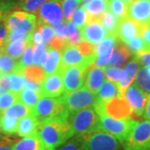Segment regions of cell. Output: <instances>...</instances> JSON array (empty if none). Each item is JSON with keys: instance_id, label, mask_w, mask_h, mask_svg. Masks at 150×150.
Wrapping results in <instances>:
<instances>
[{"instance_id": "1", "label": "cell", "mask_w": 150, "mask_h": 150, "mask_svg": "<svg viewBox=\"0 0 150 150\" xmlns=\"http://www.w3.org/2000/svg\"><path fill=\"white\" fill-rule=\"evenodd\" d=\"M68 116L69 114L39 123L37 135L42 144L55 149L62 146L74 136Z\"/></svg>"}, {"instance_id": "2", "label": "cell", "mask_w": 150, "mask_h": 150, "mask_svg": "<svg viewBox=\"0 0 150 150\" xmlns=\"http://www.w3.org/2000/svg\"><path fill=\"white\" fill-rule=\"evenodd\" d=\"M68 121L74 136L100 130V118L94 108H86L76 112H69Z\"/></svg>"}, {"instance_id": "3", "label": "cell", "mask_w": 150, "mask_h": 150, "mask_svg": "<svg viewBox=\"0 0 150 150\" xmlns=\"http://www.w3.org/2000/svg\"><path fill=\"white\" fill-rule=\"evenodd\" d=\"M32 113L36 117L38 123H41L52 118L65 116L69 114L61 98L42 95L35 107L32 109Z\"/></svg>"}, {"instance_id": "4", "label": "cell", "mask_w": 150, "mask_h": 150, "mask_svg": "<svg viewBox=\"0 0 150 150\" xmlns=\"http://www.w3.org/2000/svg\"><path fill=\"white\" fill-rule=\"evenodd\" d=\"M78 136L84 150H120L123 148L115 137L101 129Z\"/></svg>"}, {"instance_id": "5", "label": "cell", "mask_w": 150, "mask_h": 150, "mask_svg": "<svg viewBox=\"0 0 150 150\" xmlns=\"http://www.w3.org/2000/svg\"><path fill=\"white\" fill-rule=\"evenodd\" d=\"M60 98L69 112H76L86 108H93L98 102L96 93L85 86L74 91L66 92Z\"/></svg>"}, {"instance_id": "6", "label": "cell", "mask_w": 150, "mask_h": 150, "mask_svg": "<svg viewBox=\"0 0 150 150\" xmlns=\"http://www.w3.org/2000/svg\"><path fill=\"white\" fill-rule=\"evenodd\" d=\"M100 129L115 137L123 145L136 123L133 118H116L106 113H100Z\"/></svg>"}, {"instance_id": "7", "label": "cell", "mask_w": 150, "mask_h": 150, "mask_svg": "<svg viewBox=\"0 0 150 150\" xmlns=\"http://www.w3.org/2000/svg\"><path fill=\"white\" fill-rule=\"evenodd\" d=\"M123 150H150V120L136 122L123 144Z\"/></svg>"}, {"instance_id": "8", "label": "cell", "mask_w": 150, "mask_h": 150, "mask_svg": "<svg viewBox=\"0 0 150 150\" xmlns=\"http://www.w3.org/2000/svg\"><path fill=\"white\" fill-rule=\"evenodd\" d=\"M5 25L8 32H17L31 36L37 28V17L25 11H14L6 17Z\"/></svg>"}, {"instance_id": "9", "label": "cell", "mask_w": 150, "mask_h": 150, "mask_svg": "<svg viewBox=\"0 0 150 150\" xmlns=\"http://www.w3.org/2000/svg\"><path fill=\"white\" fill-rule=\"evenodd\" d=\"M94 109L98 114L106 113L116 118H133L134 115L131 107L123 97H116L106 102L98 100Z\"/></svg>"}, {"instance_id": "10", "label": "cell", "mask_w": 150, "mask_h": 150, "mask_svg": "<svg viewBox=\"0 0 150 150\" xmlns=\"http://www.w3.org/2000/svg\"><path fill=\"white\" fill-rule=\"evenodd\" d=\"M86 68L81 66L61 67L60 73L64 86V93L77 90L83 87L85 80Z\"/></svg>"}, {"instance_id": "11", "label": "cell", "mask_w": 150, "mask_h": 150, "mask_svg": "<svg viewBox=\"0 0 150 150\" xmlns=\"http://www.w3.org/2000/svg\"><path fill=\"white\" fill-rule=\"evenodd\" d=\"M38 23H46L51 26L57 25L63 22L64 14L61 6V0H48L38 11Z\"/></svg>"}, {"instance_id": "12", "label": "cell", "mask_w": 150, "mask_h": 150, "mask_svg": "<svg viewBox=\"0 0 150 150\" xmlns=\"http://www.w3.org/2000/svg\"><path fill=\"white\" fill-rule=\"evenodd\" d=\"M148 95L134 83L125 89L123 97L131 107L135 116H143L144 112Z\"/></svg>"}, {"instance_id": "13", "label": "cell", "mask_w": 150, "mask_h": 150, "mask_svg": "<svg viewBox=\"0 0 150 150\" xmlns=\"http://www.w3.org/2000/svg\"><path fill=\"white\" fill-rule=\"evenodd\" d=\"M127 17L140 26L150 24V0H130Z\"/></svg>"}, {"instance_id": "14", "label": "cell", "mask_w": 150, "mask_h": 150, "mask_svg": "<svg viewBox=\"0 0 150 150\" xmlns=\"http://www.w3.org/2000/svg\"><path fill=\"white\" fill-rule=\"evenodd\" d=\"M93 64L94 60L84 56L76 45L69 44L63 49L61 56V67L81 66L88 69Z\"/></svg>"}, {"instance_id": "15", "label": "cell", "mask_w": 150, "mask_h": 150, "mask_svg": "<svg viewBox=\"0 0 150 150\" xmlns=\"http://www.w3.org/2000/svg\"><path fill=\"white\" fill-rule=\"evenodd\" d=\"M117 43L118 38L115 35H108L101 42L98 43L95 47L96 59L94 64L101 68H105L110 61Z\"/></svg>"}, {"instance_id": "16", "label": "cell", "mask_w": 150, "mask_h": 150, "mask_svg": "<svg viewBox=\"0 0 150 150\" xmlns=\"http://www.w3.org/2000/svg\"><path fill=\"white\" fill-rule=\"evenodd\" d=\"M82 40L93 45H97L108 36L100 19H90L80 30Z\"/></svg>"}, {"instance_id": "17", "label": "cell", "mask_w": 150, "mask_h": 150, "mask_svg": "<svg viewBox=\"0 0 150 150\" xmlns=\"http://www.w3.org/2000/svg\"><path fill=\"white\" fill-rule=\"evenodd\" d=\"M41 92L45 96L58 97L64 93V86L60 71L45 76L41 83Z\"/></svg>"}, {"instance_id": "18", "label": "cell", "mask_w": 150, "mask_h": 150, "mask_svg": "<svg viewBox=\"0 0 150 150\" xmlns=\"http://www.w3.org/2000/svg\"><path fill=\"white\" fill-rule=\"evenodd\" d=\"M20 73L24 77V87L36 90L41 89V83L46 76L44 70L41 66H28L22 69Z\"/></svg>"}, {"instance_id": "19", "label": "cell", "mask_w": 150, "mask_h": 150, "mask_svg": "<svg viewBox=\"0 0 150 150\" xmlns=\"http://www.w3.org/2000/svg\"><path fill=\"white\" fill-rule=\"evenodd\" d=\"M141 28L142 26H140L136 22L130 19L128 17H125L119 21L116 31V38L121 43H127L133 38L140 35Z\"/></svg>"}, {"instance_id": "20", "label": "cell", "mask_w": 150, "mask_h": 150, "mask_svg": "<svg viewBox=\"0 0 150 150\" xmlns=\"http://www.w3.org/2000/svg\"><path fill=\"white\" fill-rule=\"evenodd\" d=\"M105 72L104 69L98 67L94 64L89 66L86 70L85 74V87L91 91L96 93L100 86L102 85L105 79Z\"/></svg>"}, {"instance_id": "21", "label": "cell", "mask_w": 150, "mask_h": 150, "mask_svg": "<svg viewBox=\"0 0 150 150\" xmlns=\"http://www.w3.org/2000/svg\"><path fill=\"white\" fill-rule=\"evenodd\" d=\"M38 125L39 123L36 117L33 113H29L18 119L17 134L19 137L23 138L37 134Z\"/></svg>"}, {"instance_id": "22", "label": "cell", "mask_w": 150, "mask_h": 150, "mask_svg": "<svg viewBox=\"0 0 150 150\" xmlns=\"http://www.w3.org/2000/svg\"><path fill=\"white\" fill-rule=\"evenodd\" d=\"M98 100L100 102H106L116 97H122V93L119 84L113 81H103L102 85L96 92Z\"/></svg>"}, {"instance_id": "23", "label": "cell", "mask_w": 150, "mask_h": 150, "mask_svg": "<svg viewBox=\"0 0 150 150\" xmlns=\"http://www.w3.org/2000/svg\"><path fill=\"white\" fill-rule=\"evenodd\" d=\"M90 19H100L108 9V0H86L82 4Z\"/></svg>"}, {"instance_id": "24", "label": "cell", "mask_w": 150, "mask_h": 150, "mask_svg": "<svg viewBox=\"0 0 150 150\" xmlns=\"http://www.w3.org/2000/svg\"><path fill=\"white\" fill-rule=\"evenodd\" d=\"M139 67V64L135 59L130 61L129 64L125 66V68L123 69L122 79L118 83L120 89H121V93H122V97H123V92L125 91V89L130 84L133 83L134 79L136 77V74L138 73Z\"/></svg>"}, {"instance_id": "25", "label": "cell", "mask_w": 150, "mask_h": 150, "mask_svg": "<svg viewBox=\"0 0 150 150\" xmlns=\"http://www.w3.org/2000/svg\"><path fill=\"white\" fill-rule=\"evenodd\" d=\"M61 51L51 48H48V58L43 66L45 74H51L59 72L61 69Z\"/></svg>"}, {"instance_id": "26", "label": "cell", "mask_w": 150, "mask_h": 150, "mask_svg": "<svg viewBox=\"0 0 150 150\" xmlns=\"http://www.w3.org/2000/svg\"><path fill=\"white\" fill-rule=\"evenodd\" d=\"M42 95L43 94L41 90H36L27 87H24L18 94V100L23 103L31 109L35 107V105L37 104V103L38 102Z\"/></svg>"}, {"instance_id": "27", "label": "cell", "mask_w": 150, "mask_h": 150, "mask_svg": "<svg viewBox=\"0 0 150 150\" xmlns=\"http://www.w3.org/2000/svg\"><path fill=\"white\" fill-rule=\"evenodd\" d=\"M13 150H41L42 143L37 134L24 137L13 144Z\"/></svg>"}, {"instance_id": "28", "label": "cell", "mask_w": 150, "mask_h": 150, "mask_svg": "<svg viewBox=\"0 0 150 150\" xmlns=\"http://www.w3.org/2000/svg\"><path fill=\"white\" fill-rule=\"evenodd\" d=\"M21 67L19 65V62L16 59H13L8 54H0V75H8L20 72Z\"/></svg>"}, {"instance_id": "29", "label": "cell", "mask_w": 150, "mask_h": 150, "mask_svg": "<svg viewBox=\"0 0 150 150\" xmlns=\"http://www.w3.org/2000/svg\"><path fill=\"white\" fill-rule=\"evenodd\" d=\"M29 42L23 40H14L6 42L4 45V53L12 57L13 59H19Z\"/></svg>"}, {"instance_id": "30", "label": "cell", "mask_w": 150, "mask_h": 150, "mask_svg": "<svg viewBox=\"0 0 150 150\" xmlns=\"http://www.w3.org/2000/svg\"><path fill=\"white\" fill-rule=\"evenodd\" d=\"M3 112L7 116L17 118V119H20L28 114L32 113V109L29 107H28L27 105H25L23 103L18 100L13 104H12L10 107L8 108L6 110L3 111Z\"/></svg>"}, {"instance_id": "31", "label": "cell", "mask_w": 150, "mask_h": 150, "mask_svg": "<svg viewBox=\"0 0 150 150\" xmlns=\"http://www.w3.org/2000/svg\"><path fill=\"white\" fill-rule=\"evenodd\" d=\"M129 56H130V52L127 47L123 43H118L113 50V53L108 64H110V66H118L123 64L129 59Z\"/></svg>"}, {"instance_id": "32", "label": "cell", "mask_w": 150, "mask_h": 150, "mask_svg": "<svg viewBox=\"0 0 150 150\" xmlns=\"http://www.w3.org/2000/svg\"><path fill=\"white\" fill-rule=\"evenodd\" d=\"M100 21L102 23L103 28H105L108 35L116 36V31L120 21L118 17H116L110 11L108 10L100 18Z\"/></svg>"}, {"instance_id": "33", "label": "cell", "mask_w": 150, "mask_h": 150, "mask_svg": "<svg viewBox=\"0 0 150 150\" xmlns=\"http://www.w3.org/2000/svg\"><path fill=\"white\" fill-rule=\"evenodd\" d=\"M18 119L7 116L3 112H0V133L6 135L17 134Z\"/></svg>"}, {"instance_id": "34", "label": "cell", "mask_w": 150, "mask_h": 150, "mask_svg": "<svg viewBox=\"0 0 150 150\" xmlns=\"http://www.w3.org/2000/svg\"><path fill=\"white\" fill-rule=\"evenodd\" d=\"M134 84L138 86L147 94L150 93V72L147 67H142L138 70V73L134 81Z\"/></svg>"}, {"instance_id": "35", "label": "cell", "mask_w": 150, "mask_h": 150, "mask_svg": "<svg viewBox=\"0 0 150 150\" xmlns=\"http://www.w3.org/2000/svg\"><path fill=\"white\" fill-rule=\"evenodd\" d=\"M130 0H108V9L119 19L127 17Z\"/></svg>"}, {"instance_id": "36", "label": "cell", "mask_w": 150, "mask_h": 150, "mask_svg": "<svg viewBox=\"0 0 150 150\" xmlns=\"http://www.w3.org/2000/svg\"><path fill=\"white\" fill-rule=\"evenodd\" d=\"M83 3L82 0H62L61 6L65 21H71L74 12Z\"/></svg>"}, {"instance_id": "37", "label": "cell", "mask_w": 150, "mask_h": 150, "mask_svg": "<svg viewBox=\"0 0 150 150\" xmlns=\"http://www.w3.org/2000/svg\"><path fill=\"white\" fill-rule=\"evenodd\" d=\"M66 36L68 43L71 45H77L82 41L80 29L72 21H66Z\"/></svg>"}, {"instance_id": "38", "label": "cell", "mask_w": 150, "mask_h": 150, "mask_svg": "<svg viewBox=\"0 0 150 150\" xmlns=\"http://www.w3.org/2000/svg\"><path fill=\"white\" fill-rule=\"evenodd\" d=\"M9 85H10V90L13 93H18L21 91L24 88V77L20 72L13 73L10 74H8Z\"/></svg>"}, {"instance_id": "39", "label": "cell", "mask_w": 150, "mask_h": 150, "mask_svg": "<svg viewBox=\"0 0 150 150\" xmlns=\"http://www.w3.org/2000/svg\"><path fill=\"white\" fill-rule=\"evenodd\" d=\"M123 44L129 49L130 54L132 53L134 55L139 54L143 51H146L145 43L140 35L133 38L132 39H130L127 43H123Z\"/></svg>"}, {"instance_id": "40", "label": "cell", "mask_w": 150, "mask_h": 150, "mask_svg": "<svg viewBox=\"0 0 150 150\" xmlns=\"http://www.w3.org/2000/svg\"><path fill=\"white\" fill-rule=\"evenodd\" d=\"M71 21L74 23V25L79 29H82L87 24V23L89 21V18L84 8L81 6L77 10L75 11L74 15L71 18Z\"/></svg>"}, {"instance_id": "41", "label": "cell", "mask_w": 150, "mask_h": 150, "mask_svg": "<svg viewBox=\"0 0 150 150\" xmlns=\"http://www.w3.org/2000/svg\"><path fill=\"white\" fill-rule=\"evenodd\" d=\"M18 100V93L12 91H8L0 94V112L6 110L12 104Z\"/></svg>"}, {"instance_id": "42", "label": "cell", "mask_w": 150, "mask_h": 150, "mask_svg": "<svg viewBox=\"0 0 150 150\" xmlns=\"http://www.w3.org/2000/svg\"><path fill=\"white\" fill-rule=\"evenodd\" d=\"M33 47H34V44L31 42L28 43L27 47L20 57L21 58L20 61H18L21 69L33 65Z\"/></svg>"}, {"instance_id": "43", "label": "cell", "mask_w": 150, "mask_h": 150, "mask_svg": "<svg viewBox=\"0 0 150 150\" xmlns=\"http://www.w3.org/2000/svg\"><path fill=\"white\" fill-rule=\"evenodd\" d=\"M37 27L38 30L41 33V34H42L43 43H45V44H49L50 42H51V40L53 39V38L55 36L53 26L46 24V23H38V22Z\"/></svg>"}, {"instance_id": "44", "label": "cell", "mask_w": 150, "mask_h": 150, "mask_svg": "<svg viewBox=\"0 0 150 150\" xmlns=\"http://www.w3.org/2000/svg\"><path fill=\"white\" fill-rule=\"evenodd\" d=\"M48 0H22L21 7L25 12L35 13Z\"/></svg>"}, {"instance_id": "45", "label": "cell", "mask_w": 150, "mask_h": 150, "mask_svg": "<svg viewBox=\"0 0 150 150\" xmlns=\"http://www.w3.org/2000/svg\"><path fill=\"white\" fill-rule=\"evenodd\" d=\"M104 72H105V77L108 80L113 81L118 83L122 79L123 69L118 68L117 66H109V67L105 68Z\"/></svg>"}, {"instance_id": "46", "label": "cell", "mask_w": 150, "mask_h": 150, "mask_svg": "<svg viewBox=\"0 0 150 150\" xmlns=\"http://www.w3.org/2000/svg\"><path fill=\"white\" fill-rule=\"evenodd\" d=\"M59 150H84L79 136H73L69 140L62 145Z\"/></svg>"}, {"instance_id": "47", "label": "cell", "mask_w": 150, "mask_h": 150, "mask_svg": "<svg viewBox=\"0 0 150 150\" xmlns=\"http://www.w3.org/2000/svg\"><path fill=\"white\" fill-rule=\"evenodd\" d=\"M47 49H48V46L44 43L34 45V47H33V65H38L39 60L41 59L42 55Z\"/></svg>"}, {"instance_id": "48", "label": "cell", "mask_w": 150, "mask_h": 150, "mask_svg": "<svg viewBox=\"0 0 150 150\" xmlns=\"http://www.w3.org/2000/svg\"><path fill=\"white\" fill-rule=\"evenodd\" d=\"M13 6V3L11 0H3L0 2V21H4L8 13Z\"/></svg>"}, {"instance_id": "49", "label": "cell", "mask_w": 150, "mask_h": 150, "mask_svg": "<svg viewBox=\"0 0 150 150\" xmlns=\"http://www.w3.org/2000/svg\"><path fill=\"white\" fill-rule=\"evenodd\" d=\"M140 36L145 43L146 51H150V24L142 26Z\"/></svg>"}, {"instance_id": "50", "label": "cell", "mask_w": 150, "mask_h": 150, "mask_svg": "<svg viewBox=\"0 0 150 150\" xmlns=\"http://www.w3.org/2000/svg\"><path fill=\"white\" fill-rule=\"evenodd\" d=\"M134 59L139 62V64H142L144 67H148L150 65V51H143L136 54Z\"/></svg>"}, {"instance_id": "51", "label": "cell", "mask_w": 150, "mask_h": 150, "mask_svg": "<svg viewBox=\"0 0 150 150\" xmlns=\"http://www.w3.org/2000/svg\"><path fill=\"white\" fill-rule=\"evenodd\" d=\"M54 30V33L55 36L63 39H67V36H66V21L62 22L57 25L53 26Z\"/></svg>"}, {"instance_id": "52", "label": "cell", "mask_w": 150, "mask_h": 150, "mask_svg": "<svg viewBox=\"0 0 150 150\" xmlns=\"http://www.w3.org/2000/svg\"><path fill=\"white\" fill-rule=\"evenodd\" d=\"M8 35V30L6 27L5 22L0 21V46H4L5 44Z\"/></svg>"}, {"instance_id": "53", "label": "cell", "mask_w": 150, "mask_h": 150, "mask_svg": "<svg viewBox=\"0 0 150 150\" xmlns=\"http://www.w3.org/2000/svg\"><path fill=\"white\" fill-rule=\"evenodd\" d=\"M31 43H33L34 45L43 43L42 34L38 29H35V31L33 33L32 36H31Z\"/></svg>"}, {"instance_id": "54", "label": "cell", "mask_w": 150, "mask_h": 150, "mask_svg": "<svg viewBox=\"0 0 150 150\" xmlns=\"http://www.w3.org/2000/svg\"><path fill=\"white\" fill-rule=\"evenodd\" d=\"M143 116H144V118L145 119L150 120V93L148 95V100H147L146 107H145L144 112Z\"/></svg>"}, {"instance_id": "55", "label": "cell", "mask_w": 150, "mask_h": 150, "mask_svg": "<svg viewBox=\"0 0 150 150\" xmlns=\"http://www.w3.org/2000/svg\"><path fill=\"white\" fill-rule=\"evenodd\" d=\"M13 144L11 143H8V144H0V150H13Z\"/></svg>"}, {"instance_id": "56", "label": "cell", "mask_w": 150, "mask_h": 150, "mask_svg": "<svg viewBox=\"0 0 150 150\" xmlns=\"http://www.w3.org/2000/svg\"><path fill=\"white\" fill-rule=\"evenodd\" d=\"M12 141L10 139H8L7 137L3 136L2 134H0V144H8V143H11Z\"/></svg>"}, {"instance_id": "57", "label": "cell", "mask_w": 150, "mask_h": 150, "mask_svg": "<svg viewBox=\"0 0 150 150\" xmlns=\"http://www.w3.org/2000/svg\"><path fill=\"white\" fill-rule=\"evenodd\" d=\"M41 150H55V149L54 148H50V147H47V146H44V145L42 144Z\"/></svg>"}, {"instance_id": "58", "label": "cell", "mask_w": 150, "mask_h": 150, "mask_svg": "<svg viewBox=\"0 0 150 150\" xmlns=\"http://www.w3.org/2000/svg\"><path fill=\"white\" fill-rule=\"evenodd\" d=\"M4 53V46H0V54Z\"/></svg>"}, {"instance_id": "59", "label": "cell", "mask_w": 150, "mask_h": 150, "mask_svg": "<svg viewBox=\"0 0 150 150\" xmlns=\"http://www.w3.org/2000/svg\"><path fill=\"white\" fill-rule=\"evenodd\" d=\"M82 1H83V2H84V1H86V0H82Z\"/></svg>"}, {"instance_id": "60", "label": "cell", "mask_w": 150, "mask_h": 150, "mask_svg": "<svg viewBox=\"0 0 150 150\" xmlns=\"http://www.w3.org/2000/svg\"><path fill=\"white\" fill-rule=\"evenodd\" d=\"M120 150H123V149H120Z\"/></svg>"}]
</instances>
